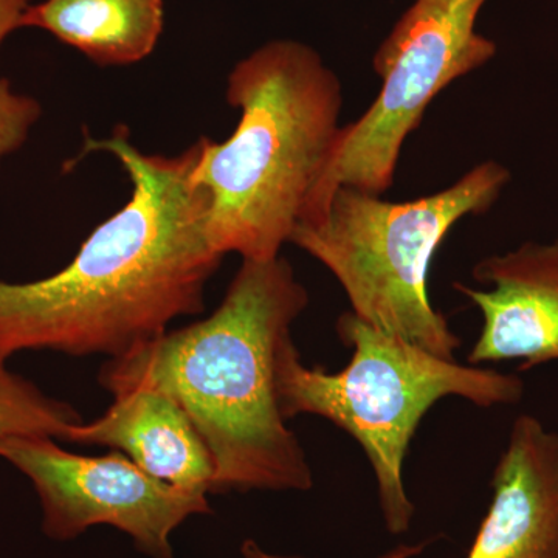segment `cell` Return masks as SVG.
<instances>
[{
    "label": "cell",
    "mask_w": 558,
    "mask_h": 558,
    "mask_svg": "<svg viewBox=\"0 0 558 558\" xmlns=\"http://www.w3.org/2000/svg\"><path fill=\"white\" fill-rule=\"evenodd\" d=\"M131 180V199L81 244L75 258L31 282L0 279V357L51 351L120 359L205 307L223 256L208 238V199L194 182L199 143L179 156L142 153L126 128L84 140Z\"/></svg>",
    "instance_id": "6da1fadb"
},
{
    "label": "cell",
    "mask_w": 558,
    "mask_h": 558,
    "mask_svg": "<svg viewBox=\"0 0 558 558\" xmlns=\"http://www.w3.org/2000/svg\"><path fill=\"white\" fill-rule=\"evenodd\" d=\"M288 259L242 260L208 318L102 365L110 395L160 389L185 410L215 465L211 495L310 490L314 475L278 402V349L310 306Z\"/></svg>",
    "instance_id": "7a4b0ae2"
},
{
    "label": "cell",
    "mask_w": 558,
    "mask_h": 558,
    "mask_svg": "<svg viewBox=\"0 0 558 558\" xmlns=\"http://www.w3.org/2000/svg\"><path fill=\"white\" fill-rule=\"evenodd\" d=\"M227 101L240 123L223 142L199 138L193 172L207 194L208 238L223 258L275 259L339 146L341 83L312 47L277 39L234 65Z\"/></svg>",
    "instance_id": "3957f363"
},
{
    "label": "cell",
    "mask_w": 558,
    "mask_h": 558,
    "mask_svg": "<svg viewBox=\"0 0 558 558\" xmlns=\"http://www.w3.org/2000/svg\"><path fill=\"white\" fill-rule=\"evenodd\" d=\"M336 329L352 348L351 362L339 373L307 368L292 337L279 347L275 376L282 416L315 414L357 440L376 475L385 526L389 534H405L414 505L403 486V461L425 414L449 396L481 409L520 402L523 380L438 357L351 311L340 315Z\"/></svg>",
    "instance_id": "277c9868"
},
{
    "label": "cell",
    "mask_w": 558,
    "mask_h": 558,
    "mask_svg": "<svg viewBox=\"0 0 558 558\" xmlns=\"http://www.w3.org/2000/svg\"><path fill=\"white\" fill-rule=\"evenodd\" d=\"M509 182L508 168L487 160L449 189L414 201L340 186L325 215L296 227L290 244L336 277L355 317L454 360L461 340L429 301V264L459 220L488 211Z\"/></svg>",
    "instance_id": "5b68a950"
},
{
    "label": "cell",
    "mask_w": 558,
    "mask_h": 558,
    "mask_svg": "<svg viewBox=\"0 0 558 558\" xmlns=\"http://www.w3.org/2000/svg\"><path fill=\"white\" fill-rule=\"evenodd\" d=\"M486 2L416 0L396 22L374 54L379 94L359 120L344 124L303 223L322 218L340 186L377 196L391 189L403 143L429 102L497 54V44L475 31Z\"/></svg>",
    "instance_id": "8992f818"
},
{
    "label": "cell",
    "mask_w": 558,
    "mask_h": 558,
    "mask_svg": "<svg viewBox=\"0 0 558 558\" xmlns=\"http://www.w3.org/2000/svg\"><path fill=\"white\" fill-rule=\"evenodd\" d=\"M49 436L0 440V458L31 481L49 538L72 539L109 524L150 558H174L171 535L193 515L211 512L208 494L172 486L143 472L119 451L84 457Z\"/></svg>",
    "instance_id": "52a82bcc"
},
{
    "label": "cell",
    "mask_w": 558,
    "mask_h": 558,
    "mask_svg": "<svg viewBox=\"0 0 558 558\" xmlns=\"http://www.w3.org/2000/svg\"><path fill=\"white\" fill-rule=\"evenodd\" d=\"M490 290L453 288L483 315L470 365L521 360L520 371L558 360V238L524 242L505 255L481 259L472 271Z\"/></svg>",
    "instance_id": "ba28073f"
},
{
    "label": "cell",
    "mask_w": 558,
    "mask_h": 558,
    "mask_svg": "<svg viewBox=\"0 0 558 558\" xmlns=\"http://www.w3.org/2000/svg\"><path fill=\"white\" fill-rule=\"evenodd\" d=\"M492 488L465 558H558V433L517 417Z\"/></svg>",
    "instance_id": "9c48e42d"
},
{
    "label": "cell",
    "mask_w": 558,
    "mask_h": 558,
    "mask_svg": "<svg viewBox=\"0 0 558 558\" xmlns=\"http://www.w3.org/2000/svg\"><path fill=\"white\" fill-rule=\"evenodd\" d=\"M112 396L106 413L73 425L65 442L123 451L154 478L211 495V453L185 410L167 392L145 385Z\"/></svg>",
    "instance_id": "30bf717a"
},
{
    "label": "cell",
    "mask_w": 558,
    "mask_h": 558,
    "mask_svg": "<svg viewBox=\"0 0 558 558\" xmlns=\"http://www.w3.org/2000/svg\"><path fill=\"white\" fill-rule=\"evenodd\" d=\"M163 0H40L22 28L50 33L102 68L148 58L163 32Z\"/></svg>",
    "instance_id": "8fae6325"
},
{
    "label": "cell",
    "mask_w": 558,
    "mask_h": 558,
    "mask_svg": "<svg viewBox=\"0 0 558 558\" xmlns=\"http://www.w3.org/2000/svg\"><path fill=\"white\" fill-rule=\"evenodd\" d=\"M83 422L75 407L46 395L0 357V440L13 436H49L65 442L69 429Z\"/></svg>",
    "instance_id": "7c38bea8"
},
{
    "label": "cell",
    "mask_w": 558,
    "mask_h": 558,
    "mask_svg": "<svg viewBox=\"0 0 558 558\" xmlns=\"http://www.w3.org/2000/svg\"><path fill=\"white\" fill-rule=\"evenodd\" d=\"M40 116L43 106L35 97L20 94L9 80L0 78V165L25 145Z\"/></svg>",
    "instance_id": "4fadbf2b"
},
{
    "label": "cell",
    "mask_w": 558,
    "mask_h": 558,
    "mask_svg": "<svg viewBox=\"0 0 558 558\" xmlns=\"http://www.w3.org/2000/svg\"><path fill=\"white\" fill-rule=\"evenodd\" d=\"M35 0H0V47L11 33L22 28V20Z\"/></svg>",
    "instance_id": "5bb4252c"
},
{
    "label": "cell",
    "mask_w": 558,
    "mask_h": 558,
    "mask_svg": "<svg viewBox=\"0 0 558 558\" xmlns=\"http://www.w3.org/2000/svg\"><path fill=\"white\" fill-rule=\"evenodd\" d=\"M427 543H421V545H399L398 548L389 550V553L384 554V556L377 558H413L422 554V550L425 549ZM242 556L244 558H301V557H282L275 556V554L266 553V550L260 549L255 542L252 539H247V542L242 545Z\"/></svg>",
    "instance_id": "9a60e30c"
}]
</instances>
